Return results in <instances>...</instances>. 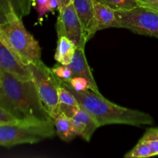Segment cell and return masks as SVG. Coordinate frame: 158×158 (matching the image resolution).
<instances>
[{
	"mask_svg": "<svg viewBox=\"0 0 158 158\" xmlns=\"http://www.w3.org/2000/svg\"><path fill=\"white\" fill-rule=\"evenodd\" d=\"M151 157H152V155L149 146L141 138L136 146L124 155V157L126 158H148Z\"/></svg>",
	"mask_w": 158,
	"mask_h": 158,
	"instance_id": "19",
	"label": "cell"
},
{
	"mask_svg": "<svg viewBox=\"0 0 158 158\" xmlns=\"http://www.w3.org/2000/svg\"><path fill=\"white\" fill-rule=\"evenodd\" d=\"M68 66L72 71L73 77H82L86 79L92 86V90L100 93L92 70L86 60L84 48H77L73 59Z\"/></svg>",
	"mask_w": 158,
	"mask_h": 158,
	"instance_id": "12",
	"label": "cell"
},
{
	"mask_svg": "<svg viewBox=\"0 0 158 158\" xmlns=\"http://www.w3.org/2000/svg\"><path fill=\"white\" fill-rule=\"evenodd\" d=\"M0 69L12 74L19 80H30L32 76L29 67L19 61L9 48L0 40Z\"/></svg>",
	"mask_w": 158,
	"mask_h": 158,
	"instance_id": "8",
	"label": "cell"
},
{
	"mask_svg": "<svg viewBox=\"0 0 158 158\" xmlns=\"http://www.w3.org/2000/svg\"><path fill=\"white\" fill-rule=\"evenodd\" d=\"M0 40L26 66L41 61V48L17 15L0 26Z\"/></svg>",
	"mask_w": 158,
	"mask_h": 158,
	"instance_id": "3",
	"label": "cell"
},
{
	"mask_svg": "<svg viewBox=\"0 0 158 158\" xmlns=\"http://www.w3.org/2000/svg\"><path fill=\"white\" fill-rule=\"evenodd\" d=\"M2 88V83H1V81H0V89Z\"/></svg>",
	"mask_w": 158,
	"mask_h": 158,
	"instance_id": "26",
	"label": "cell"
},
{
	"mask_svg": "<svg viewBox=\"0 0 158 158\" xmlns=\"http://www.w3.org/2000/svg\"><path fill=\"white\" fill-rule=\"evenodd\" d=\"M17 122L20 121L16 120L9 113H8L6 110H4L2 106H0V124L9 123H17Z\"/></svg>",
	"mask_w": 158,
	"mask_h": 158,
	"instance_id": "23",
	"label": "cell"
},
{
	"mask_svg": "<svg viewBox=\"0 0 158 158\" xmlns=\"http://www.w3.org/2000/svg\"><path fill=\"white\" fill-rule=\"evenodd\" d=\"M56 134L65 142H70L77 137L72 120L65 114L59 113L53 118Z\"/></svg>",
	"mask_w": 158,
	"mask_h": 158,
	"instance_id": "15",
	"label": "cell"
},
{
	"mask_svg": "<svg viewBox=\"0 0 158 158\" xmlns=\"http://www.w3.org/2000/svg\"><path fill=\"white\" fill-rule=\"evenodd\" d=\"M120 27L136 34L158 39V12L139 6L127 11H116Z\"/></svg>",
	"mask_w": 158,
	"mask_h": 158,
	"instance_id": "6",
	"label": "cell"
},
{
	"mask_svg": "<svg viewBox=\"0 0 158 158\" xmlns=\"http://www.w3.org/2000/svg\"><path fill=\"white\" fill-rule=\"evenodd\" d=\"M149 146L152 157L158 155V128H149L141 137Z\"/></svg>",
	"mask_w": 158,
	"mask_h": 158,
	"instance_id": "20",
	"label": "cell"
},
{
	"mask_svg": "<svg viewBox=\"0 0 158 158\" xmlns=\"http://www.w3.org/2000/svg\"><path fill=\"white\" fill-rule=\"evenodd\" d=\"M66 83L72 89L77 92H83L88 89L92 90V86L89 81L82 77H73L72 79Z\"/></svg>",
	"mask_w": 158,
	"mask_h": 158,
	"instance_id": "21",
	"label": "cell"
},
{
	"mask_svg": "<svg viewBox=\"0 0 158 158\" xmlns=\"http://www.w3.org/2000/svg\"><path fill=\"white\" fill-rule=\"evenodd\" d=\"M71 120L77 135L87 142L91 140L96 130L100 127L95 117L82 106Z\"/></svg>",
	"mask_w": 158,
	"mask_h": 158,
	"instance_id": "10",
	"label": "cell"
},
{
	"mask_svg": "<svg viewBox=\"0 0 158 158\" xmlns=\"http://www.w3.org/2000/svg\"><path fill=\"white\" fill-rule=\"evenodd\" d=\"M53 73L60 80L65 82H69L73 77V73L70 68L66 65L58 63L52 69Z\"/></svg>",
	"mask_w": 158,
	"mask_h": 158,
	"instance_id": "22",
	"label": "cell"
},
{
	"mask_svg": "<svg viewBox=\"0 0 158 158\" xmlns=\"http://www.w3.org/2000/svg\"><path fill=\"white\" fill-rule=\"evenodd\" d=\"M31 4V0H0V26L17 15H28Z\"/></svg>",
	"mask_w": 158,
	"mask_h": 158,
	"instance_id": "11",
	"label": "cell"
},
{
	"mask_svg": "<svg viewBox=\"0 0 158 158\" xmlns=\"http://www.w3.org/2000/svg\"><path fill=\"white\" fill-rule=\"evenodd\" d=\"M41 101L53 118L59 114V78L43 61L28 65Z\"/></svg>",
	"mask_w": 158,
	"mask_h": 158,
	"instance_id": "5",
	"label": "cell"
},
{
	"mask_svg": "<svg viewBox=\"0 0 158 158\" xmlns=\"http://www.w3.org/2000/svg\"><path fill=\"white\" fill-rule=\"evenodd\" d=\"M59 80L62 86L72 93L80 106L95 117L100 127L109 124H127L140 127L154 123L153 117L147 113L119 106L106 100L100 93L91 89L77 92L72 89L66 82L60 79Z\"/></svg>",
	"mask_w": 158,
	"mask_h": 158,
	"instance_id": "2",
	"label": "cell"
},
{
	"mask_svg": "<svg viewBox=\"0 0 158 158\" xmlns=\"http://www.w3.org/2000/svg\"><path fill=\"white\" fill-rule=\"evenodd\" d=\"M76 49L77 46L67 37H58L54 59L58 63L68 66L73 59Z\"/></svg>",
	"mask_w": 158,
	"mask_h": 158,
	"instance_id": "16",
	"label": "cell"
},
{
	"mask_svg": "<svg viewBox=\"0 0 158 158\" xmlns=\"http://www.w3.org/2000/svg\"><path fill=\"white\" fill-rule=\"evenodd\" d=\"M0 106L20 122H53L32 80H19L0 69Z\"/></svg>",
	"mask_w": 158,
	"mask_h": 158,
	"instance_id": "1",
	"label": "cell"
},
{
	"mask_svg": "<svg viewBox=\"0 0 158 158\" xmlns=\"http://www.w3.org/2000/svg\"><path fill=\"white\" fill-rule=\"evenodd\" d=\"M115 11H127L140 6L137 0H99Z\"/></svg>",
	"mask_w": 158,
	"mask_h": 158,
	"instance_id": "18",
	"label": "cell"
},
{
	"mask_svg": "<svg viewBox=\"0 0 158 158\" xmlns=\"http://www.w3.org/2000/svg\"><path fill=\"white\" fill-rule=\"evenodd\" d=\"M140 6L149 8L158 12V0H137Z\"/></svg>",
	"mask_w": 158,
	"mask_h": 158,
	"instance_id": "24",
	"label": "cell"
},
{
	"mask_svg": "<svg viewBox=\"0 0 158 158\" xmlns=\"http://www.w3.org/2000/svg\"><path fill=\"white\" fill-rule=\"evenodd\" d=\"M57 2V4H58V10L59 12L61 10H63L65 7L68 6L69 3H71L73 2V0H56Z\"/></svg>",
	"mask_w": 158,
	"mask_h": 158,
	"instance_id": "25",
	"label": "cell"
},
{
	"mask_svg": "<svg viewBox=\"0 0 158 158\" xmlns=\"http://www.w3.org/2000/svg\"><path fill=\"white\" fill-rule=\"evenodd\" d=\"M94 8L95 29L97 32L109 28H119L120 26L116 17V11L99 0H93Z\"/></svg>",
	"mask_w": 158,
	"mask_h": 158,
	"instance_id": "13",
	"label": "cell"
},
{
	"mask_svg": "<svg viewBox=\"0 0 158 158\" xmlns=\"http://www.w3.org/2000/svg\"><path fill=\"white\" fill-rule=\"evenodd\" d=\"M31 2L38 12L40 19H42L48 12L54 13V10L58 9V4L56 0H31Z\"/></svg>",
	"mask_w": 158,
	"mask_h": 158,
	"instance_id": "17",
	"label": "cell"
},
{
	"mask_svg": "<svg viewBox=\"0 0 158 158\" xmlns=\"http://www.w3.org/2000/svg\"><path fill=\"white\" fill-rule=\"evenodd\" d=\"M73 3L83 27L84 36L88 42L97 32L93 0H73Z\"/></svg>",
	"mask_w": 158,
	"mask_h": 158,
	"instance_id": "9",
	"label": "cell"
},
{
	"mask_svg": "<svg viewBox=\"0 0 158 158\" xmlns=\"http://www.w3.org/2000/svg\"><path fill=\"white\" fill-rule=\"evenodd\" d=\"M60 83V80H59ZM59 113L65 114L66 117L72 118L80 107L78 100L72 93L60 83L58 87Z\"/></svg>",
	"mask_w": 158,
	"mask_h": 158,
	"instance_id": "14",
	"label": "cell"
},
{
	"mask_svg": "<svg viewBox=\"0 0 158 158\" xmlns=\"http://www.w3.org/2000/svg\"><path fill=\"white\" fill-rule=\"evenodd\" d=\"M57 36H66L75 44L77 48H84L87 41L83 27L74 9L73 2L59 12L56 24Z\"/></svg>",
	"mask_w": 158,
	"mask_h": 158,
	"instance_id": "7",
	"label": "cell"
},
{
	"mask_svg": "<svg viewBox=\"0 0 158 158\" xmlns=\"http://www.w3.org/2000/svg\"><path fill=\"white\" fill-rule=\"evenodd\" d=\"M56 134L54 122H17L0 124V147L36 143Z\"/></svg>",
	"mask_w": 158,
	"mask_h": 158,
	"instance_id": "4",
	"label": "cell"
}]
</instances>
